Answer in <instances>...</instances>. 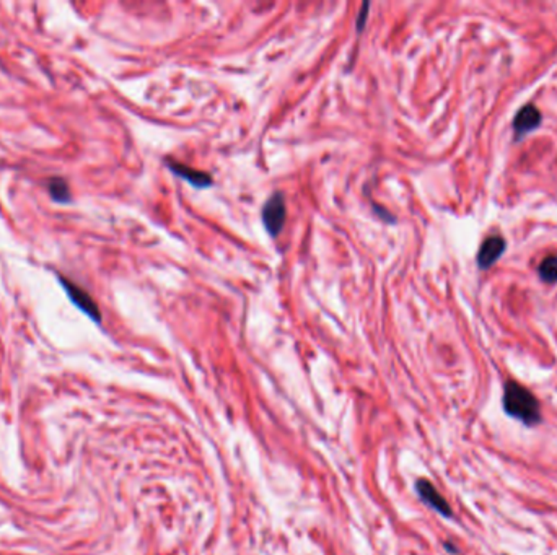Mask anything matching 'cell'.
<instances>
[{"label": "cell", "mask_w": 557, "mask_h": 555, "mask_svg": "<svg viewBox=\"0 0 557 555\" xmlns=\"http://www.w3.org/2000/svg\"><path fill=\"white\" fill-rule=\"evenodd\" d=\"M504 407L510 416L520 418L528 425L540 420V404L536 398L518 383H508L505 386Z\"/></svg>", "instance_id": "obj_1"}, {"label": "cell", "mask_w": 557, "mask_h": 555, "mask_svg": "<svg viewBox=\"0 0 557 555\" xmlns=\"http://www.w3.org/2000/svg\"><path fill=\"white\" fill-rule=\"evenodd\" d=\"M263 223L264 228L272 238H276L278 233L284 228L285 219H287V207H285V197L282 192H274L269 199L264 202L263 205Z\"/></svg>", "instance_id": "obj_2"}, {"label": "cell", "mask_w": 557, "mask_h": 555, "mask_svg": "<svg viewBox=\"0 0 557 555\" xmlns=\"http://www.w3.org/2000/svg\"><path fill=\"white\" fill-rule=\"evenodd\" d=\"M59 282L63 284L64 290L67 291L69 298L72 300V303L75 305V307L82 309L85 314H88L93 321H97V323L101 321L100 308H98V305L95 303V300L90 296V293H87L82 287H78L77 284H74V282L65 279V277H59Z\"/></svg>", "instance_id": "obj_3"}, {"label": "cell", "mask_w": 557, "mask_h": 555, "mask_svg": "<svg viewBox=\"0 0 557 555\" xmlns=\"http://www.w3.org/2000/svg\"><path fill=\"white\" fill-rule=\"evenodd\" d=\"M165 163H167V166L169 168V171H172L173 175H176L181 178V180L188 181L191 186L199 187V189H206V187H210L212 185H214V181H212V176L209 175V173L188 166V164L176 162V160L167 158L165 160Z\"/></svg>", "instance_id": "obj_4"}, {"label": "cell", "mask_w": 557, "mask_h": 555, "mask_svg": "<svg viewBox=\"0 0 557 555\" xmlns=\"http://www.w3.org/2000/svg\"><path fill=\"white\" fill-rule=\"evenodd\" d=\"M504 249H505V241L500 237H492V238L485 239V241L483 243V246H481V249H479V254H478L479 267H483V269H489V267L492 266L500 256H502Z\"/></svg>", "instance_id": "obj_5"}, {"label": "cell", "mask_w": 557, "mask_h": 555, "mask_svg": "<svg viewBox=\"0 0 557 555\" xmlns=\"http://www.w3.org/2000/svg\"><path fill=\"white\" fill-rule=\"evenodd\" d=\"M417 492H419V495L424 498V502L429 503V505H431L433 510H437L438 513H442L443 516L451 515V510H450V506H448V503L445 502V498H443L440 493L435 490V487H433L431 482L419 481Z\"/></svg>", "instance_id": "obj_6"}, {"label": "cell", "mask_w": 557, "mask_h": 555, "mask_svg": "<svg viewBox=\"0 0 557 555\" xmlns=\"http://www.w3.org/2000/svg\"><path fill=\"white\" fill-rule=\"evenodd\" d=\"M541 122V114L535 106H525L518 112L515 121H513V129L518 135H523L530 130L536 129Z\"/></svg>", "instance_id": "obj_7"}, {"label": "cell", "mask_w": 557, "mask_h": 555, "mask_svg": "<svg viewBox=\"0 0 557 555\" xmlns=\"http://www.w3.org/2000/svg\"><path fill=\"white\" fill-rule=\"evenodd\" d=\"M48 189L51 199L54 202H59V204H67L72 199L67 181L63 180V178H51L48 182Z\"/></svg>", "instance_id": "obj_8"}, {"label": "cell", "mask_w": 557, "mask_h": 555, "mask_svg": "<svg viewBox=\"0 0 557 555\" xmlns=\"http://www.w3.org/2000/svg\"><path fill=\"white\" fill-rule=\"evenodd\" d=\"M540 275L544 282L554 284L557 282V256H549L541 262Z\"/></svg>", "instance_id": "obj_9"}, {"label": "cell", "mask_w": 557, "mask_h": 555, "mask_svg": "<svg viewBox=\"0 0 557 555\" xmlns=\"http://www.w3.org/2000/svg\"><path fill=\"white\" fill-rule=\"evenodd\" d=\"M368 7H370V3L368 2L362 3V10H360V15H358V22H357V31L363 30V25H365L367 17H368Z\"/></svg>", "instance_id": "obj_10"}]
</instances>
